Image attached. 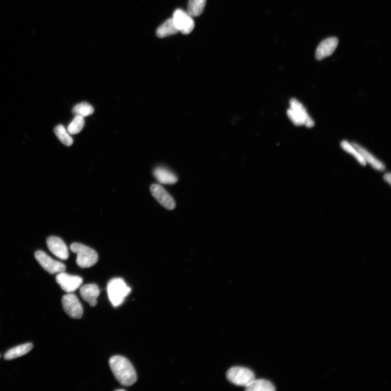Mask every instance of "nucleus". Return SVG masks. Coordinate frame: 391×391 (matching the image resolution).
Here are the masks:
<instances>
[{
	"label": "nucleus",
	"instance_id": "1",
	"mask_svg": "<svg viewBox=\"0 0 391 391\" xmlns=\"http://www.w3.org/2000/svg\"><path fill=\"white\" fill-rule=\"evenodd\" d=\"M109 365L115 378L122 385L130 386L137 381L136 371L127 358L118 355L111 357Z\"/></svg>",
	"mask_w": 391,
	"mask_h": 391
},
{
	"label": "nucleus",
	"instance_id": "2",
	"mask_svg": "<svg viewBox=\"0 0 391 391\" xmlns=\"http://www.w3.org/2000/svg\"><path fill=\"white\" fill-rule=\"evenodd\" d=\"M107 292L109 300L114 307L122 305L126 297L131 292V289L124 279L115 278L108 282Z\"/></svg>",
	"mask_w": 391,
	"mask_h": 391
},
{
	"label": "nucleus",
	"instance_id": "3",
	"mask_svg": "<svg viewBox=\"0 0 391 391\" xmlns=\"http://www.w3.org/2000/svg\"><path fill=\"white\" fill-rule=\"evenodd\" d=\"M290 108L287 111L291 122L296 126H305L308 128L314 126L313 119L309 115L304 106L296 99L290 101Z\"/></svg>",
	"mask_w": 391,
	"mask_h": 391
},
{
	"label": "nucleus",
	"instance_id": "4",
	"mask_svg": "<svg viewBox=\"0 0 391 391\" xmlns=\"http://www.w3.org/2000/svg\"><path fill=\"white\" fill-rule=\"evenodd\" d=\"M70 250L77 254V264L82 268H89L98 261L99 256L97 252L90 247L79 243H73L70 246Z\"/></svg>",
	"mask_w": 391,
	"mask_h": 391
},
{
	"label": "nucleus",
	"instance_id": "5",
	"mask_svg": "<svg viewBox=\"0 0 391 391\" xmlns=\"http://www.w3.org/2000/svg\"><path fill=\"white\" fill-rule=\"evenodd\" d=\"M227 377L233 384L246 387L255 379V375L250 369L242 367H234L228 370Z\"/></svg>",
	"mask_w": 391,
	"mask_h": 391
},
{
	"label": "nucleus",
	"instance_id": "6",
	"mask_svg": "<svg viewBox=\"0 0 391 391\" xmlns=\"http://www.w3.org/2000/svg\"><path fill=\"white\" fill-rule=\"evenodd\" d=\"M64 310L72 318L80 319L83 315V309L80 301L75 294L68 293L62 298Z\"/></svg>",
	"mask_w": 391,
	"mask_h": 391
},
{
	"label": "nucleus",
	"instance_id": "7",
	"mask_svg": "<svg viewBox=\"0 0 391 391\" xmlns=\"http://www.w3.org/2000/svg\"><path fill=\"white\" fill-rule=\"evenodd\" d=\"M35 258L40 265L51 275L65 272L66 266L63 263L53 259L42 251H37Z\"/></svg>",
	"mask_w": 391,
	"mask_h": 391
},
{
	"label": "nucleus",
	"instance_id": "8",
	"mask_svg": "<svg viewBox=\"0 0 391 391\" xmlns=\"http://www.w3.org/2000/svg\"><path fill=\"white\" fill-rule=\"evenodd\" d=\"M172 20L175 27L183 34H190L195 27L192 17L182 10L178 9L174 12Z\"/></svg>",
	"mask_w": 391,
	"mask_h": 391
},
{
	"label": "nucleus",
	"instance_id": "9",
	"mask_svg": "<svg viewBox=\"0 0 391 391\" xmlns=\"http://www.w3.org/2000/svg\"><path fill=\"white\" fill-rule=\"evenodd\" d=\"M56 281L63 290L67 293H73L80 288L83 281L80 277L62 272L57 274Z\"/></svg>",
	"mask_w": 391,
	"mask_h": 391
},
{
	"label": "nucleus",
	"instance_id": "10",
	"mask_svg": "<svg viewBox=\"0 0 391 391\" xmlns=\"http://www.w3.org/2000/svg\"><path fill=\"white\" fill-rule=\"evenodd\" d=\"M152 195L166 209L172 210L175 207V203L172 196L165 189L159 185H153L150 187Z\"/></svg>",
	"mask_w": 391,
	"mask_h": 391
},
{
	"label": "nucleus",
	"instance_id": "11",
	"mask_svg": "<svg viewBox=\"0 0 391 391\" xmlns=\"http://www.w3.org/2000/svg\"><path fill=\"white\" fill-rule=\"evenodd\" d=\"M47 245L55 256L63 260H66L69 258L68 247L60 237L53 236L49 237L47 240Z\"/></svg>",
	"mask_w": 391,
	"mask_h": 391
},
{
	"label": "nucleus",
	"instance_id": "12",
	"mask_svg": "<svg viewBox=\"0 0 391 391\" xmlns=\"http://www.w3.org/2000/svg\"><path fill=\"white\" fill-rule=\"evenodd\" d=\"M339 44V40L335 37H331L324 40L317 48L315 57L318 61H321L332 55L336 50Z\"/></svg>",
	"mask_w": 391,
	"mask_h": 391
},
{
	"label": "nucleus",
	"instance_id": "13",
	"mask_svg": "<svg viewBox=\"0 0 391 391\" xmlns=\"http://www.w3.org/2000/svg\"><path fill=\"white\" fill-rule=\"evenodd\" d=\"M79 292L82 298L88 303L91 307H94L97 305L100 290L97 284H91L83 285L81 287Z\"/></svg>",
	"mask_w": 391,
	"mask_h": 391
},
{
	"label": "nucleus",
	"instance_id": "14",
	"mask_svg": "<svg viewBox=\"0 0 391 391\" xmlns=\"http://www.w3.org/2000/svg\"><path fill=\"white\" fill-rule=\"evenodd\" d=\"M352 145L362 155L366 163H369L373 168L378 171H382L385 169V165L373 156L368 150L356 143H353Z\"/></svg>",
	"mask_w": 391,
	"mask_h": 391
},
{
	"label": "nucleus",
	"instance_id": "15",
	"mask_svg": "<svg viewBox=\"0 0 391 391\" xmlns=\"http://www.w3.org/2000/svg\"><path fill=\"white\" fill-rule=\"evenodd\" d=\"M154 175L157 180L163 185H174L178 181L176 175L164 167H157L154 171Z\"/></svg>",
	"mask_w": 391,
	"mask_h": 391
},
{
	"label": "nucleus",
	"instance_id": "16",
	"mask_svg": "<svg viewBox=\"0 0 391 391\" xmlns=\"http://www.w3.org/2000/svg\"><path fill=\"white\" fill-rule=\"evenodd\" d=\"M34 348V345L31 343L21 345L14 347L9 351H7L4 355V358L6 360H11L13 359L19 357L28 353Z\"/></svg>",
	"mask_w": 391,
	"mask_h": 391
},
{
	"label": "nucleus",
	"instance_id": "17",
	"mask_svg": "<svg viewBox=\"0 0 391 391\" xmlns=\"http://www.w3.org/2000/svg\"><path fill=\"white\" fill-rule=\"evenodd\" d=\"M246 390L248 391H275V387L270 381L265 379H254L246 386Z\"/></svg>",
	"mask_w": 391,
	"mask_h": 391
},
{
	"label": "nucleus",
	"instance_id": "18",
	"mask_svg": "<svg viewBox=\"0 0 391 391\" xmlns=\"http://www.w3.org/2000/svg\"><path fill=\"white\" fill-rule=\"evenodd\" d=\"M178 32L174 25L172 18H171L166 20L158 28L156 34L159 38H163L176 34Z\"/></svg>",
	"mask_w": 391,
	"mask_h": 391
},
{
	"label": "nucleus",
	"instance_id": "19",
	"mask_svg": "<svg viewBox=\"0 0 391 391\" xmlns=\"http://www.w3.org/2000/svg\"><path fill=\"white\" fill-rule=\"evenodd\" d=\"M206 0H189L188 13L192 17H197L203 12Z\"/></svg>",
	"mask_w": 391,
	"mask_h": 391
},
{
	"label": "nucleus",
	"instance_id": "20",
	"mask_svg": "<svg viewBox=\"0 0 391 391\" xmlns=\"http://www.w3.org/2000/svg\"><path fill=\"white\" fill-rule=\"evenodd\" d=\"M54 133L59 140L67 146H70L73 145V139L70 136V134L66 130L65 127L60 125L55 128Z\"/></svg>",
	"mask_w": 391,
	"mask_h": 391
},
{
	"label": "nucleus",
	"instance_id": "21",
	"mask_svg": "<svg viewBox=\"0 0 391 391\" xmlns=\"http://www.w3.org/2000/svg\"><path fill=\"white\" fill-rule=\"evenodd\" d=\"M341 146L343 149H344L347 153L352 155L357 161V162L363 166H366L367 163L365 161L362 155L359 152L346 140L342 141L341 143Z\"/></svg>",
	"mask_w": 391,
	"mask_h": 391
},
{
	"label": "nucleus",
	"instance_id": "22",
	"mask_svg": "<svg viewBox=\"0 0 391 391\" xmlns=\"http://www.w3.org/2000/svg\"><path fill=\"white\" fill-rule=\"evenodd\" d=\"M94 111V108L88 103L82 102L78 104L73 109V112L76 115L85 117L91 115Z\"/></svg>",
	"mask_w": 391,
	"mask_h": 391
},
{
	"label": "nucleus",
	"instance_id": "23",
	"mask_svg": "<svg viewBox=\"0 0 391 391\" xmlns=\"http://www.w3.org/2000/svg\"><path fill=\"white\" fill-rule=\"evenodd\" d=\"M85 124L84 117L76 115L68 128V132L70 134L75 135L80 132L84 127Z\"/></svg>",
	"mask_w": 391,
	"mask_h": 391
},
{
	"label": "nucleus",
	"instance_id": "24",
	"mask_svg": "<svg viewBox=\"0 0 391 391\" xmlns=\"http://www.w3.org/2000/svg\"><path fill=\"white\" fill-rule=\"evenodd\" d=\"M384 179L386 180V181L387 182H388L390 184V174L389 173H386L384 175Z\"/></svg>",
	"mask_w": 391,
	"mask_h": 391
},
{
	"label": "nucleus",
	"instance_id": "25",
	"mask_svg": "<svg viewBox=\"0 0 391 391\" xmlns=\"http://www.w3.org/2000/svg\"><path fill=\"white\" fill-rule=\"evenodd\" d=\"M0 357H1V355H0Z\"/></svg>",
	"mask_w": 391,
	"mask_h": 391
}]
</instances>
